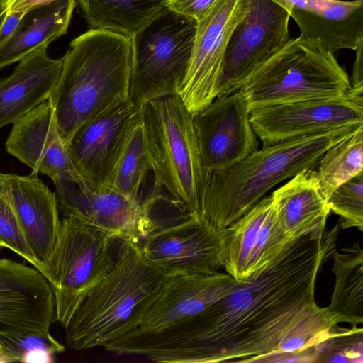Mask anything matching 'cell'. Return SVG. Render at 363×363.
<instances>
[{
    "label": "cell",
    "instance_id": "cell-1",
    "mask_svg": "<svg viewBox=\"0 0 363 363\" xmlns=\"http://www.w3.org/2000/svg\"><path fill=\"white\" fill-rule=\"evenodd\" d=\"M339 229L291 240L199 313L160 333L132 335L130 353L162 363L268 362L291 330L319 309L315 281Z\"/></svg>",
    "mask_w": 363,
    "mask_h": 363
},
{
    "label": "cell",
    "instance_id": "cell-2",
    "mask_svg": "<svg viewBox=\"0 0 363 363\" xmlns=\"http://www.w3.org/2000/svg\"><path fill=\"white\" fill-rule=\"evenodd\" d=\"M131 58L128 35L91 28L72 40L48 98L66 145L84 123L130 98Z\"/></svg>",
    "mask_w": 363,
    "mask_h": 363
},
{
    "label": "cell",
    "instance_id": "cell-3",
    "mask_svg": "<svg viewBox=\"0 0 363 363\" xmlns=\"http://www.w3.org/2000/svg\"><path fill=\"white\" fill-rule=\"evenodd\" d=\"M363 127L351 124L262 146L233 165L212 172L203 217L219 228L232 225L272 187L315 169L325 152Z\"/></svg>",
    "mask_w": 363,
    "mask_h": 363
},
{
    "label": "cell",
    "instance_id": "cell-4",
    "mask_svg": "<svg viewBox=\"0 0 363 363\" xmlns=\"http://www.w3.org/2000/svg\"><path fill=\"white\" fill-rule=\"evenodd\" d=\"M167 276L140 241L121 239L108 274L85 298L65 328L75 350L104 347L129 333L138 313Z\"/></svg>",
    "mask_w": 363,
    "mask_h": 363
},
{
    "label": "cell",
    "instance_id": "cell-5",
    "mask_svg": "<svg viewBox=\"0 0 363 363\" xmlns=\"http://www.w3.org/2000/svg\"><path fill=\"white\" fill-rule=\"evenodd\" d=\"M142 123L155 179L187 217L203 216L212 172L203 165L194 125L177 91L141 105Z\"/></svg>",
    "mask_w": 363,
    "mask_h": 363
},
{
    "label": "cell",
    "instance_id": "cell-6",
    "mask_svg": "<svg viewBox=\"0 0 363 363\" xmlns=\"http://www.w3.org/2000/svg\"><path fill=\"white\" fill-rule=\"evenodd\" d=\"M333 53L291 39L240 89L250 111L266 106L335 99L351 88Z\"/></svg>",
    "mask_w": 363,
    "mask_h": 363
},
{
    "label": "cell",
    "instance_id": "cell-7",
    "mask_svg": "<svg viewBox=\"0 0 363 363\" xmlns=\"http://www.w3.org/2000/svg\"><path fill=\"white\" fill-rule=\"evenodd\" d=\"M120 238L88 221L64 216L48 266L55 321L66 328L88 294L111 270Z\"/></svg>",
    "mask_w": 363,
    "mask_h": 363
},
{
    "label": "cell",
    "instance_id": "cell-8",
    "mask_svg": "<svg viewBox=\"0 0 363 363\" xmlns=\"http://www.w3.org/2000/svg\"><path fill=\"white\" fill-rule=\"evenodd\" d=\"M197 22L167 6L131 36L129 97L140 106L177 91L187 70Z\"/></svg>",
    "mask_w": 363,
    "mask_h": 363
},
{
    "label": "cell",
    "instance_id": "cell-9",
    "mask_svg": "<svg viewBox=\"0 0 363 363\" xmlns=\"http://www.w3.org/2000/svg\"><path fill=\"white\" fill-rule=\"evenodd\" d=\"M290 18L272 0H250L246 13L229 38L217 96L240 90L288 43Z\"/></svg>",
    "mask_w": 363,
    "mask_h": 363
},
{
    "label": "cell",
    "instance_id": "cell-10",
    "mask_svg": "<svg viewBox=\"0 0 363 363\" xmlns=\"http://www.w3.org/2000/svg\"><path fill=\"white\" fill-rule=\"evenodd\" d=\"M250 0H216L196 21V30L186 74L177 93L194 116L217 96L226 47L236 25L243 18Z\"/></svg>",
    "mask_w": 363,
    "mask_h": 363
},
{
    "label": "cell",
    "instance_id": "cell-11",
    "mask_svg": "<svg viewBox=\"0 0 363 363\" xmlns=\"http://www.w3.org/2000/svg\"><path fill=\"white\" fill-rule=\"evenodd\" d=\"M228 228H219L203 216L158 228L142 241L148 259L167 277L205 275L224 268Z\"/></svg>",
    "mask_w": 363,
    "mask_h": 363
},
{
    "label": "cell",
    "instance_id": "cell-12",
    "mask_svg": "<svg viewBox=\"0 0 363 363\" xmlns=\"http://www.w3.org/2000/svg\"><path fill=\"white\" fill-rule=\"evenodd\" d=\"M59 212L106 230L121 239L142 241L158 228L151 210L159 199L153 191L145 201L131 199L108 186L79 187L64 179L52 180Z\"/></svg>",
    "mask_w": 363,
    "mask_h": 363
},
{
    "label": "cell",
    "instance_id": "cell-13",
    "mask_svg": "<svg viewBox=\"0 0 363 363\" xmlns=\"http://www.w3.org/2000/svg\"><path fill=\"white\" fill-rule=\"evenodd\" d=\"M250 123L263 146L363 123V88L344 96L266 106L250 111Z\"/></svg>",
    "mask_w": 363,
    "mask_h": 363
},
{
    "label": "cell",
    "instance_id": "cell-14",
    "mask_svg": "<svg viewBox=\"0 0 363 363\" xmlns=\"http://www.w3.org/2000/svg\"><path fill=\"white\" fill-rule=\"evenodd\" d=\"M141 121V106L128 98L113 103L75 133L67 150L89 186L106 185L125 141Z\"/></svg>",
    "mask_w": 363,
    "mask_h": 363
},
{
    "label": "cell",
    "instance_id": "cell-15",
    "mask_svg": "<svg viewBox=\"0 0 363 363\" xmlns=\"http://www.w3.org/2000/svg\"><path fill=\"white\" fill-rule=\"evenodd\" d=\"M227 273L166 277L138 313L126 333L154 334L171 328L233 292L240 284Z\"/></svg>",
    "mask_w": 363,
    "mask_h": 363
},
{
    "label": "cell",
    "instance_id": "cell-16",
    "mask_svg": "<svg viewBox=\"0 0 363 363\" xmlns=\"http://www.w3.org/2000/svg\"><path fill=\"white\" fill-rule=\"evenodd\" d=\"M250 116L241 90L217 96L193 116L200 154L208 170L229 167L257 150Z\"/></svg>",
    "mask_w": 363,
    "mask_h": 363
},
{
    "label": "cell",
    "instance_id": "cell-17",
    "mask_svg": "<svg viewBox=\"0 0 363 363\" xmlns=\"http://www.w3.org/2000/svg\"><path fill=\"white\" fill-rule=\"evenodd\" d=\"M55 321L52 289L36 268L0 258V335L48 333Z\"/></svg>",
    "mask_w": 363,
    "mask_h": 363
},
{
    "label": "cell",
    "instance_id": "cell-18",
    "mask_svg": "<svg viewBox=\"0 0 363 363\" xmlns=\"http://www.w3.org/2000/svg\"><path fill=\"white\" fill-rule=\"evenodd\" d=\"M0 196L12 208L23 233L46 277L61 225L55 192L38 178L0 173Z\"/></svg>",
    "mask_w": 363,
    "mask_h": 363
},
{
    "label": "cell",
    "instance_id": "cell-19",
    "mask_svg": "<svg viewBox=\"0 0 363 363\" xmlns=\"http://www.w3.org/2000/svg\"><path fill=\"white\" fill-rule=\"evenodd\" d=\"M7 152L52 180L64 178L79 187L87 186L74 165L48 99L13 123L5 143Z\"/></svg>",
    "mask_w": 363,
    "mask_h": 363
},
{
    "label": "cell",
    "instance_id": "cell-20",
    "mask_svg": "<svg viewBox=\"0 0 363 363\" xmlns=\"http://www.w3.org/2000/svg\"><path fill=\"white\" fill-rule=\"evenodd\" d=\"M272 1L296 21L302 43L333 54L363 45V0Z\"/></svg>",
    "mask_w": 363,
    "mask_h": 363
},
{
    "label": "cell",
    "instance_id": "cell-21",
    "mask_svg": "<svg viewBox=\"0 0 363 363\" xmlns=\"http://www.w3.org/2000/svg\"><path fill=\"white\" fill-rule=\"evenodd\" d=\"M227 228L224 268L237 281H242L265 267L294 240L279 226L271 195L264 196Z\"/></svg>",
    "mask_w": 363,
    "mask_h": 363
},
{
    "label": "cell",
    "instance_id": "cell-22",
    "mask_svg": "<svg viewBox=\"0 0 363 363\" xmlns=\"http://www.w3.org/2000/svg\"><path fill=\"white\" fill-rule=\"evenodd\" d=\"M62 67V58L52 59L47 48L19 61L13 72L0 80V129L48 99Z\"/></svg>",
    "mask_w": 363,
    "mask_h": 363
},
{
    "label": "cell",
    "instance_id": "cell-23",
    "mask_svg": "<svg viewBox=\"0 0 363 363\" xmlns=\"http://www.w3.org/2000/svg\"><path fill=\"white\" fill-rule=\"evenodd\" d=\"M271 196L277 220L291 238L325 230L330 211L316 169L301 171Z\"/></svg>",
    "mask_w": 363,
    "mask_h": 363
},
{
    "label": "cell",
    "instance_id": "cell-24",
    "mask_svg": "<svg viewBox=\"0 0 363 363\" xmlns=\"http://www.w3.org/2000/svg\"><path fill=\"white\" fill-rule=\"evenodd\" d=\"M76 3V0H55L25 13L13 35L0 46V69L47 48L65 35Z\"/></svg>",
    "mask_w": 363,
    "mask_h": 363
},
{
    "label": "cell",
    "instance_id": "cell-25",
    "mask_svg": "<svg viewBox=\"0 0 363 363\" xmlns=\"http://www.w3.org/2000/svg\"><path fill=\"white\" fill-rule=\"evenodd\" d=\"M332 271L335 277L331 301L327 307L338 324L352 326L363 322V250L359 243L335 250Z\"/></svg>",
    "mask_w": 363,
    "mask_h": 363
},
{
    "label": "cell",
    "instance_id": "cell-26",
    "mask_svg": "<svg viewBox=\"0 0 363 363\" xmlns=\"http://www.w3.org/2000/svg\"><path fill=\"white\" fill-rule=\"evenodd\" d=\"M168 0H76L92 28L133 36L167 6Z\"/></svg>",
    "mask_w": 363,
    "mask_h": 363
},
{
    "label": "cell",
    "instance_id": "cell-27",
    "mask_svg": "<svg viewBox=\"0 0 363 363\" xmlns=\"http://www.w3.org/2000/svg\"><path fill=\"white\" fill-rule=\"evenodd\" d=\"M150 171L151 162L141 121L125 141L106 186L143 201L140 189Z\"/></svg>",
    "mask_w": 363,
    "mask_h": 363
},
{
    "label": "cell",
    "instance_id": "cell-28",
    "mask_svg": "<svg viewBox=\"0 0 363 363\" xmlns=\"http://www.w3.org/2000/svg\"><path fill=\"white\" fill-rule=\"evenodd\" d=\"M316 168L326 199L337 187L363 172V127L328 148Z\"/></svg>",
    "mask_w": 363,
    "mask_h": 363
},
{
    "label": "cell",
    "instance_id": "cell-29",
    "mask_svg": "<svg viewBox=\"0 0 363 363\" xmlns=\"http://www.w3.org/2000/svg\"><path fill=\"white\" fill-rule=\"evenodd\" d=\"M65 347L48 333L21 332L0 335V362L48 363Z\"/></svg>",
    "mask_w": 363,
    "mask_h": 363
},
{
    "label": "cell",
    "instance_id": "cell-30",
    "mask_svg": "<svg viewBox=\"0 0 363 363\" xmlns=\"http://www.w3.org/2000/svg\"><path fill=\"white\" fill-rule=\"evenodd\" d=\"M363 330L357 325L342 330L337 325L324 340L307 350L310 362H363Z\"/></svg>",
    "mask_w": 363,
    "mask_h": 363
},
{
    "label": "cell",
    "instance_id": "cell-31",
    "mask_svg": "<svg viewBox=\"0 0 363 363\" xmlns=\"http://www.w3.org/2000/svg\"><path fill=\"white\" fill-rule=\"evenodd\" d=\"M330 211L340 217V228L363 230V172L337 187L327 199Z\"/></svg>",
    "mask_w": 363,
    "mask_h": 363
},
{
    "label": "cell",
    "instance_id": "cell-32",
    "mask_svg": "<svg viewBox=\"0 0 363 363\" xmlns=\"http://www.w3.org/2000/svg\"><path fill=\"white\" fill-rule=\"evenodd\" d=\"M0 241L4 247L14 251L42 273V267L29 247L12 208L1 196Z\"/></svg>",
    "mask_w": 363,
    "mask_h": 363
},
{
    "label": "cell",
    "instance_id": "cell-33",
    "mask_svg": "<svg viewBox=\"0 0 363 363\" xmlns=\"http://www.w3.org/2000/svg\"><path fill=\"white\" fill-rule=\"evenodd\" d=\"M216 0H168L167 7L196 21L208 12Z\"/></svg>",
    "mask_w": 363,
    "mask_h": 363
},
{
    "label": "cell",
    "instance_id": "cell-34",
    "mask_svg": "<svg viewBox=\"0 0 363 363\" xmlns=\"http://www.w3.org/2000/svg\"><path fill=\"white\" fill-rule=\"evenodd\" d=\"M55 0H0L4 13H23Z\"/></svg>",
    "mask_w": 363,
    "mask_h": 363
},
{
    "label": "cell",
    "instance_id": "cell-35",
    "mask_svg": "<svg viewBox=\"0 0 363 363\" xmlns=\"http://www.w3.org/2000/svg\"><path fill=\"white\" fill-rule=\"evenodd\" d=\"M23 13H6L0 22V46L4 45L16 31Z\"/></svg>",
    "mask_w": 363,
    "mask_h": 363
},
{
    "label": "cell",
    "instance_id": "cell-36",
    "mask_svg": "<svg viewBox=\"0 0 363 363\" xmlns=\"http://www.w3.org/2000/svg\"><path fill=\"white\" fill-rule=\"evenodd\" d=\"M362 47L360 45L356 52V59L353 65L351 86L354 88H363V64H362Z\"/></svg>",
    "mask_w": 363,
    "mask_h": 363
},
{
    "label": "cell",
    "instance_id": "cell-37",
    "mask_svg": "<svg viewBox=\"0 0 363 363\" xmlns=\"http://www.w3.org/2000/svg\"><path fill=\"white\" fill-rule=\"evenodd\" d=\"M5 13L4 11V9L1 6V1H0V22L2 20L3 17L4 16Z\"/></svg>",
    "mask_w": 363,
    "mask_h": 363
},
{
    "label": "cell",
    "instance_id": "cell-38",
    "mask_svg": "<svg viewBox=\"0 0 363 363\" xmlns=\"http://www.w3.org/2000/svg\"><path fill=\"white\" fill-rule=\"evenodd\" d=\"M4 247V246H3V244H2V243H1V242L0 241V247Z\"/></svg>",
    "mask_w": 363,
    "mask_h": 363
}]
</instances>
